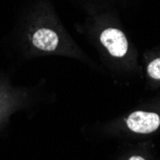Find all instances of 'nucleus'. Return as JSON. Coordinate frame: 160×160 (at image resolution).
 <instances>
[{"instance_id":"f257e3e1","label":"nucleus","mask_w":160,"mask_h":160,"mask_svg":"<svg viewBox=\"0 0 160 160\" xmlns=\"http://www.w3.org/2000/svg\"><path fill=\"white\" fill-rule=\"evenodd\" d=\"M101 43L109 54L116 58H122L128 52V43L125 34L115 28H108L100 36Z\"/></svg>"},{"instance_id":"f03ea898","label":"nucleus","mask_w":160,"mask_h":160,"mask_svg":"<svg viewBox=\"0 0 160 160\" xmlns=\"http://www.w3.org/2000/svg\"><path fill=\"white\" fill-rule=\"evenodd\" d=\"M127 125L134 132L150 133L160 126V117L153 112L135 111L128 116Z\"/></svg>"},{"instance_id":"7ed1b4c3","label":"nucleus","mask_w":160,"mask_h":160,"mask_svg":"<svg viewBox=\"0 0 160 160\" xmlns=\"http://www.w3.org/2000/svg\"><path fill=\"white\" fill-rule=\"evenodd\" d=\"M32 43L39 50L54 51L59 45V37L50 29L41 28L33 35Z\"/></svg>"},{"instance_id":"20e7f679","label":"nucleus","mask_w":160,"mask_h":160,"mask_svg":"<svg viewBox=\"0 0 160 160\" xmlns=\"http://www.w3.org/2000/svg\"><path fill=\"white\" fill-rule=\"evenodd\" d=\"M148 73L154 80H160V58L152 61L148 66Z\"/></svg>"},{"instance_id":"39448f33","label":"nucleus","mask_w":160,"mask_h":160,"mask_svg":"<svg viewBox=\"0 0 160 160\" xmlns=\"http://www.w3.org/2000/svg\"><path fill=\"white\" fill-rule=\"evenodd\" d=\"M128 160H145V159L141 156H132V157H130Z\"/></svg>"}]
</instances>
